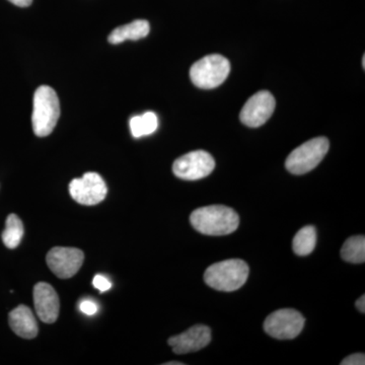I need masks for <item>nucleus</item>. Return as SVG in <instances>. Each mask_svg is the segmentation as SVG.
<instances>
[{"label": "nucleus", "mask_w": 365, "mask_h": 365, "mask_svg": "<svg viewBox=\"0 0 365 365\" xmlns=\"http://www.w3.org/2000/svg\"><path fill=\"white\" fill-rule=\"evenodd\" d=\"M192 227L206 235H227L239 227L240 217L234 209L223 205L204 206L190 215Z\"/></svg>", "instance_id": "obj_1"}, {"label": "nucleus", "mask_w": 365, "mask_h": 365, "mask_svg": "<svg viewBox=\"0 0 365 365\" xmlns=\"http://www.w3.org/2000/svg\"><path fill=\"white\" fill-rule=\"evenodd\" d=\"M249 277V266L240 259L212 264L206 269L204 281L213 289L230 292L239 289Z\"/></svg>", "instance_id": "obj_2"}, {"label": "nucleus", "mask_w": 365, "mask_h": 365, "mask_svg": "<svg viewBox=\"0 0 365 365\" xmlns=\"http://www.w3.org/2000/svg\"><path fill=\"white\" fill-rule=\"evenodd\" d=\"M60 116L59 98L56 91L42 86L34 95L32 123L36 135L45 137L51 134Z\"/></svg>", "instance_id": "obj_3"}, {"label": "nucleus", "mask_w": 365, "mask_h": 365, "mask_svg": "<svg viewBox=\"0 0 365 365\" xmlns=\"http://www.w3.org/2000/svg\"><path fill=\"white\" fill-rule=\"evenodd\" d=\"M230 72V61L222 55L203 57L190 69V78L197 88L212 90L225 83Z\"/></svg>", "instance_id": "obj_4"}, {"label": "nucleus", "mask_w": 365, "mask_h": 365, "mask_svg": "<svg viewBox=\"0 0 365 365\" xmlns=\"http://www.w3.org/2000/svg\"><path fill=\"white\" fill-rule=\"evenodd\" d=\"M330 143L326 137H317L295 148L287 158L285 167L294 175H304L314 170L325 158Z\"/></svg>", "instance_id": "obj_5"}, {"label": "nucleus", "mask_w": 365, "mask_h": 365, "mask_svg": "<svg viewBox=\"0 0 365 365\" xmlns=\"http://www.w3.org/2000/svg\"><path fill=\"white\" fill-rule=\"evenodd\" d=\"M304 326V318L299 312L283 309L269 314L264 323V330L271 337L279 340L294 339Z\"/></svg>", "instance_id": "obj_6"}, {"label": "nucleus", "mask_w": 365, "mask_h": 365, "mask_svg": "<svg viewBox=\"0 0 365 365\" xmlns=\"http://www.w3.org/2000/svg\"><path fill=\"white\" fill-rule=\"evenodd\" d=\"M215 168V158L207 151L195 150L175 160L173 172L186 181H196L209 176Z\"/></svg>", "instance_id": "obj_7"}, {"label": "nucleus", "mask_w": 365, "mask_h": 365, "mask_svg": "<svg viewBox=\"0 0 365 365\" xmlns=\"http://www.w3.org/2000/svg\"><path fill=\"white\" fill-rule=\"evenodd\" d=\"M107 185L97 173H86L79 179L72 180L69 193L81 205L93 206L102 202L107 195Z\"/></svg>", "instance_id": "obj_8"}, {"label": "nucleus", "mask_w": 365, "mask_h": 365, "mask_svg": "<svg viewBox=\"0 0 365 365\" xmlns=\"http://www.w3.org/2000/svg\"><path fill=\"white\" fill-rule=\"evenodd\" d=\"M85 260V255L76 248L55 247L46 257L48 267L61 279L71 278L78 272Z\"/></svg>", "instance_id": "obj_9"}, {"label": "nucleus", "mask_w": 365, "mask_h": 365, "mask_svg": "<svg viewBox=\"0 0 365 365\" xmlns=\"http://www.w3.org/2000/svg\"><path fill=\"white\" fill-rule=\"evenodd\" d=\"M275 98L267 91L255 93L242 107L240 119L246 126L257 128L266 123L275 110Z\"/></svg>", "instance_id": "obj_10"}, {"label": "nucleus", "mask_w": 365, "mask_h": 365, "mask_svg": "<svg viewBox=\"0 0 365 365\" xmlns=\"http://www.w3.org/2000/svg\"><path fill=\"white\" fill-rule=\"evenodd\" d=\"M211 330L207 326L196 325L186 332L173 336L168 343L176 354H187L203 349L210 343Z\"/></svg>", "instance_id": "obj_11"}, {"label": "nucleus", "mask_w": 365, "mask_h": 365, "mask_svg": "<svg viewBox=\"0 0 365 365\" xmlns=\"http://www.w3.org/2000/svg\"><path fill=\"white\" fill-rule=\"evenodd\" d=\"M34 304L41 321L53 324L59 317V297L51 285L39 282L34 287Z\"/></svg>", "instance_id": "obj_12"}, {"label": "nucleus", "mask_w": 365, "mask_h": 365, "mask_svg": "<svg viewBox=\"0 0 365 365\" xmlns=\"http://www.w3.org/2000/svg\"><path fill=\"white\" fill-rule=\"evenodd\" d=\"M11 330L24 339H34L38 335V324L30 307L19 306L9 313Z\"/></svg>", "instance_id": "obj_13"}, {"label": "nucleus", "mask_w": 365, "mask_h": 365, "mask_svg": "<svg viewBox=\"0 0 365 365\" xmlns=\"http://www.w3.org/2000/svg\"><path fill=\"white\" fill-rule=\"evenodd\" d=\"M150 32V23L145 20H137L132 21L128 25L119 26L115 29L111 34H110L109 42L111 44H120L123 43L124 41L132 40L137 41L143 39Z\"/></svg>", "instance_id": "obj_14"}, {"label": "nucleus", "mask_w": 365, "mask_h": 365, "mask_svg": "<svg viewBox=\"0 0 365 365\" xmlns=\"http://www.w3.org/2000/svg\"><path fill=\"white\" fill-rule=\"evenodd\" d=\"M132 135L135 138L150 135L158 128V119L153 112H148L141 116H134L129 122Z\"/></svg>", "instance_id": "obj_15"}, {"label": "nucleus", "mask_w": 365, "mask_h": 365, "mask_svg": "<svg viewBox=\"0 0 365 365\" xmlns=\"http://www.w3.org/2000/svg\"><path fill=\"white\" fill-rule=\"evenodd\" d=\"M341 257H342L343 260L349 262V263H364V235H355V237H349L343 244L342 249H341Z\"/></svg>", "instance_id": "obj_16"}, {"label": "nucleus", "mask_w": 365, "mask_h": 365, "mask_svg": "<svg viewBox=\"0 0 365 365\" xmlns=\"http://www.w3.org/2000/svg\"><path fill=\"white\" fill-rule=\"evenodd\" d=\"M317 242L316 228L313 225H307L295 235L292 248L299 256H307L313 253Z\"/></svg>", "instance_id": "obj_17"}, {"label": "nucleus", "mask_w": 365, "mask_h": 365, "mask_svg": "<svg viewBox=\"0 0 365 365\" xmlns=\"http://www.w3.org/2000/svg\"><path fill=\"white\" fill-rule=\"evenodd\" d=\"M24 225L18 215L7 216L6 228L2 232V242L9 249H14L21 244L24 237Z\"/></svg>", "instance_id": "obj_18"}, {"label": "nucleus", "mask_w": 365, "mask_h": 365, "mask_svg": "<svg viewBox=\"0 0 365 365\" xmlns=\"http://www.w3.org/2000/svg\"><path fill=\"white\" fill-rule=\"evenodd\" d=\"M93 284L98 290H100V292H108L112 287V283L105 276L100 275V274L95 276Z\"/></svg>", "instance_id": "obj_19"}, {"label": "nucleus", "mask_w": 365, "mask_h": 365, "mask_svg": "<svg viewBox=\"0 0 365 365\" xmlns=\"http://www.w3.org/2000/svg\"><path fill=\"white\" fill-rule=\"evenodd\" d=\"M79 309L83 312V314H88V316H93L98 313V307L95 302L91 299H85L79 304Z\"/></svg>", "instance_id": "obj_20"}, {"label": "nucleus", "mask_w": 365, "mask_h": 365, "mask_svg": "<svg viewBox=\"0 0 365 365\" xmlns=\"http://www.w3.org/2000/svg\"><path fill=\"white\" fill-rule=\"evenodd\" d=\"M341 365H364L365 355L364 353H355V354L349 355L341 362Z\"/></svg>", "instance_id": "obj_21"}, {"label": "nucleus", "mask_w": 365, "mask_h": 365, "mask_svg": "<svg viewBox=\"0 0 365 365\" xmlns=\"http://www.w3.org/2000/svg\"><path fill=\"white\" fill-rule=\"evenodd\" d=\"M11 4H14V6H20V7H26L31 6L33 0H9Z\"/></svg>", "instance_id": "obj_22"}, {"label": "nucleus", "mask_w": 365, "mask_h": 365, "mask_svg": "<svg viewBox=\"0 0 365 365\" xmlns=\"http://www.w3.org/2000/svg\"><path fill=\"white\" fill-rule=\"evenodd\" d=\"M356 307L359 309L360 313H365V295H361V297L356 300Z\"/></svg>", "instance_id": "obj_23"}, {"label": "nucleus", "mask_w": 365, "mask_h": 365, "mask_svg": "<svg viewBox=\"0 0 365 365\" xmlns=\"http://www.w3.org/2000/svg\"><path fill=\"white\" fill-rule=\"evenodd\" d=\"M165 365H184V364H182V362L170 361L167 362Z\"/></svg>", "instance_id": "obj_24"}]
</instances>
